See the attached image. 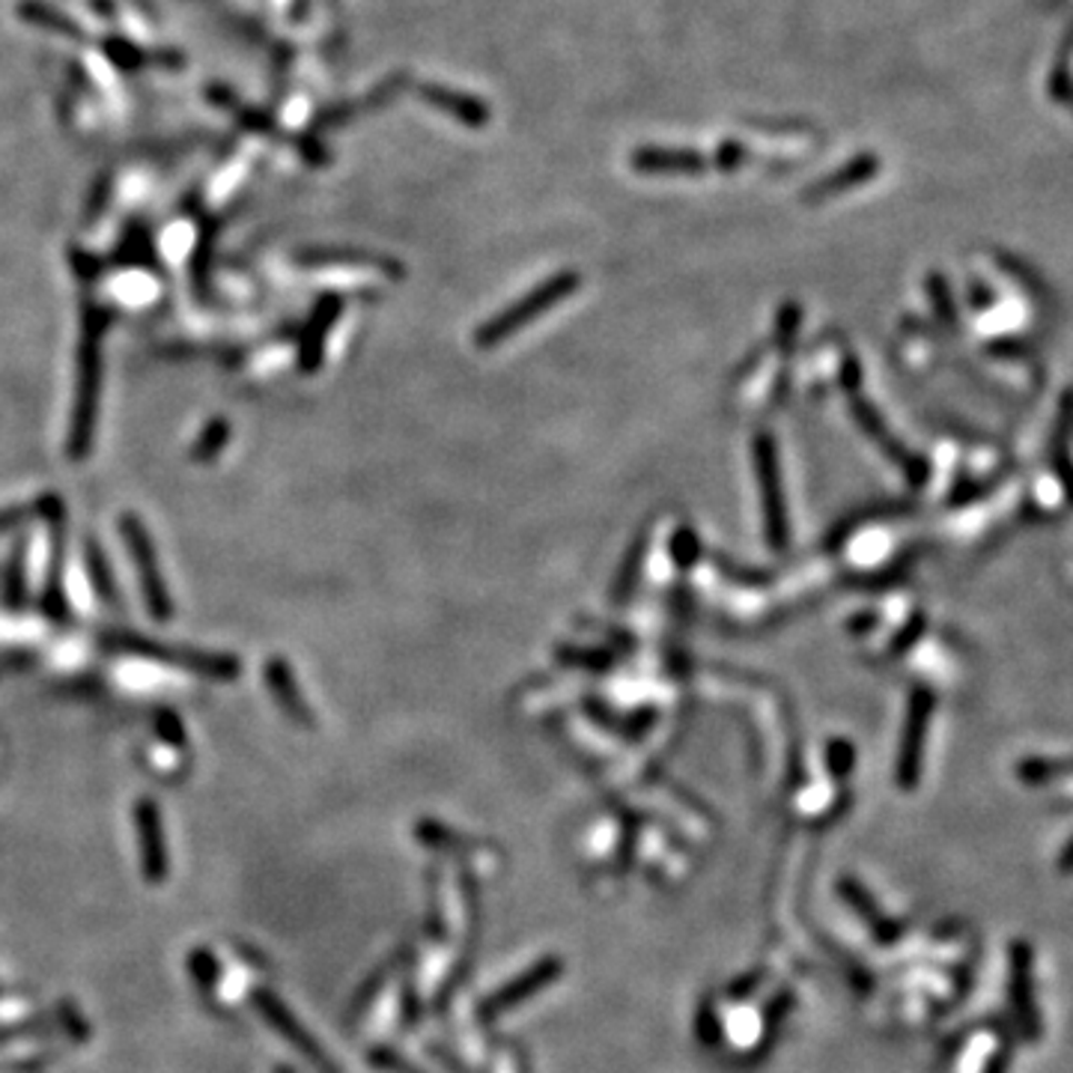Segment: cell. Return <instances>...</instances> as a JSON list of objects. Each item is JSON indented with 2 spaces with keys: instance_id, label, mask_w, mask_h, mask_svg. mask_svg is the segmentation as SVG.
Returning a JSON list of instances; mask_svg holds the SVG:
<instances>
[{
  "instance_id": "obj_1",
  "label": "cell",
  "mask_w": 1073,
  "mask_h": 1073,
  "mask_svg": "<svg viewBox=\"0 0 1073 1073\" xmlns=\"http://www.w3.org/2000/svg\"><path fill=\"white\" fill-rule=\"evenodd\" d=\"M579 271H558L552 275L543 284H537L531 292H525L523 299H516L510 308H505L498 317L486 319L484 326L475 331V346L480 349H493V346H501L505 340H510L514 335H519L525 326H531L534 319H540L543 314H549L555 305L573 296L579 290Z\"/></svg>"
},
{
  "instance_id": "obj_2",
  "label": "cell",
  "mask_w": 1073,
  "mask_h": 1073,
  "mask_svg": "<svg viewBox=\"0 0 1073 1073\" xmlns=\"http://www.w3.org/2000/svg\"><path fill=\"white\" fill-rule=\"evenodd\" d=\"M752 459H755L757 489H761V507H764V525L769 549L784 552L791 543V523H787V501L782 489V468H778V448L769 433H757L752 441Z\"/></svg>"
},
{
  "instance_id": "obj_3",
  "label": "cell",
  "mask_w": 1073,
  "mask_h": 1073,
  "mask_svg": "<svg viewBox=\"0 0 1073 1073\" xmlns=\"http://www.w3.org/2000/svg\"><path fill=\"white\" fill-rule=\"evenodd\" d=\"M850 411H853V418L858 420V429H865V436H868V439L874 441V445H877V448L883 450V454H886V457L892 459L901 471H904L910 486H913V489H922V486L927 484V477H931L927 459L913 454V450H906L904 445L888 433V424L883 420V415H880V411L874 409L862 394H850Z\"/></svg>"
},
{
  "instance_id": "obj_4",
  "label": "cell",
  "mask_w": 1073,
  "mask_h": 1073,
  "mask_svg": "<svg viewBox=\"0 0 1073 1073\" xmlns=\"http://www.w3.org/2000/svg\"><path fill=\"white\" fill-rule=\"evenodd\" d=\"M936 695L927 686H915L910 695V707H906L904 722V739H901V752H897V784L904 791H913L922 773V755H924V737L931 728V716H934Z\"/></svg>"
},
{
  "instance_id": "obj_5",
  "label": "cell",
  "mask_w": 1073,
  "mask_h": 1073,
  "mask_svg": "<svg viewBox=\"0 0 1073 1073\" xmlns=\"http://www.w3.org/2000/svg\"><path fill=\"white\" fill-rule=\"evenodd\" d=\"M877 173H880L877 156H874V152H858V156H853L844 168L832 170V173H826L823 179H817L814 186L805 188L803 203H812V206L826 203V200H832V197L847 195L850 188L865 186V182H871Z\"/></svg>"
},
{
  "instance_id": "obj_6",
  "label": "cell",
  "mask_w": 1073,
  "mask_h": 1073,
  "mask_svg": "<svg viewBox=\"0 0 1073 1073\" xmlns=\"http://www.w3.org/2000/svg\"><path fill=\"white\" fill-rule=\"evenodd\" d=\"M635 173L644 177H698L709 161L695 150H665V147H638L629 156Z\"/></svg>"
},
{
  "instance_id": "obj_7",
  "label": "cell",
  "mask_w": 1073,
  "mask_h": 1073,
  "mask_svg": "<svg viewBox=\"0 0 1073 1073\" xmlns=\"http://www.w3.org/2000/svg\"><path fill=\"white\" fill-rule=\"evenodd\" d=\"M251 999H254V1005H257V1011H260L262 1017L269 1020L280 1037H287V1041H290V1044L296 1046L301 1055H305V1059H310V1062L317 1064V1067L328 1071L326 1055L319 1053L317 1041H314V1037H308V1032L299 1026V1020L292 1017L290 1011L284 1009V1002H280L275 993H269V990H254Z\"/></svg>"
},
{
  "instance_id": "obj_8",
  "label": "cell",
  "mask_w": 1073,
  "mask_h": 1073,
  "mask_svg": "<svg viewBox=\"0 0 1073 1073\" xmlns=\"http://www.w3.org/2000/svg\"><path fill=\"white\" fill-rule=\"evenodd\" d=\"M1050 466L1062 484L1064 498L1073 505V388L1062 394L1055 409L1053 436H1050Z\"/></svg>"
},
{
  "instance_id": "obj_9",
  "label": "cell",
  "mask_w": 1073,
  "mask_h": 1073,
  "mask_svg": "<svg viewBox=\"0 0 1073 1073\" xmlns=\"http://www.w3.org/2000/svg\"><path fill=\"white\" fill-rule=\"evenodd\" d=\"M81 385H78V418H76V457H85L90 441V420H93L96 394H99V346L93 331H87L81 346Z\"/></svg>"
},
{
  "instance_id": "obj_10",
  "label": "cell",
  "mask_w": 1073,
  "mask_h": 1073,
  "mask_svg": "<svg viewBox=\"0 0 1073 1073\" xmlns=\"http://www.w3.org/2000/svg\"><path fill=\"white\" fill-rule=\"evenodd\" d=\"M424 93V102H429L433 108H439L441 113H448L457 122L468 126V129H486L489 120H493V111L484 99L477 96H468L463 90H450V87L441 85H429L420 90Z\"/></svg>"
},
{
  "instance_id": "obj_11",
  "label": "cell",
  "mask_w": 1073,
  "mask_h": 1073,
  "mask_svg": "<svg viewBox=\"0 0 1073 1073\" xmlns=\"http://www.w3.org/2000/svg\"><path fill=\"white\" fill-rule=\"evenodd\" d=\"M135 823H138V841H140V858H143V871L152 883H159L168 874V850H165V838H161V823L159 812L150 799H140L138 812H135Z\"/></svg>"
},
{
  "instance_id": "obj_12",
  "label": "cell",
  "mask_w": 1073,
  "mask_h": 1073,
  "mask_svg": "<svg viewBox=\"0 0 1073 1073\" xmlns=\"http://www.w3.org/2000/svg\"><path fill=\"white\" fill-rule=\"evenodd\" d=\"M126 537H129L131 555H135V560H138L140 582H143V590H147L150 608L161 617L165 612H170V603H168V597H165V588H161L159 569H156V555H152L150 540H147V534L140 531V525L135 523V519H129V523H126Z\"/></svg>"
},
{
  "instance_id": "obj_13",
  "label": "cell",
  "mask_w": 1073,
  "mask_h": 1073,
  "mask_svg": "<svg viewBox=\"0 0 1073 1073\" xmlns=\"http://www.w3.org/2000/svg\"><path fill=\"white\" fill-rule=\"evenodd\" d=\"M647 546H650V531H642L629 543L620 567H617L615 585H612V606H624L633 597V590L638 588V579H642L644 569V558H647Z\"/></svg>"
},
{
  "instance_id": "obj_14",
  "label": "cell",
  "mask_w": 1073,
  "mask_h": 1073,
  "mask_svg": "<svg viewBox=\"0 0 1073 1073\" xmlns=\"http://www.w3.org/2000/svg\"><path fill=\"white\" fill-rule=\"evenodd\" d=\"M558 659L569 668H582V672H608L615 663V656L608 650H597V647L585 650V647H569V644L558 647Z\"/></svg>"
},
{
  "instance_id": "obj_15",
  "label": "cell",
  "mask_w": 1073,
  "mask_h": 1073,
  "mask_svg": "<svg viewBox=\"0 0 1073 1073\" xmlns=\"http://www.w3.org/2000/svg\"><path fill=\"white\" fill-rule=\"evenodd\" d=\"M799 305L796 301H784L782 310H778V319H775V346L778 352L784 355V361L791 358L796 344V331H799Z\"/></svg>"
},
{
  "instance_id": "obj_16",
  "label": "cell",
  "mask_w": 1073,
  "mask_h": 1073,
  "mask_svg": "<svg viewBox=\"0 0 1073 1073\" xmlns=\"http://www.w3.org/2000/svg\"><path fill=\"white\" fill-rule=\"evenodd\" d=\"M927 296L934 301L936 317L943 319L945 326H957V308H954L952 287H948V280H945L940 271L927 275Z\"/></svg>"
},
{
  "instance_id": "obj_17",
  "label": "cell",
  "mask_w": 1073,
  "mask_h": 1073,
  "mask_svg": "<svg viewBox=\"0 0 1073 1073\" xmlns=\"http://www.w3.org/2000/svg\"><path fill=\"white\" fill-rule=\"evenodd\" d=\"M672 558H674V564L680 569H689L695 560L701 558V540H698V534L692 531V528H677L674 531V537H672Z\"/></svg>"
},
{
  "instance_id": "obj_18",
  "label": "cell",
  "mask_w": 1073,
  "mask_h": 1073,
  "mask_svg": "<svg viewBox=\"0 0 1073 1073\" xmlns=\"http://www.w3.org/2000/svg\"><path fill=\"white\" fill-rule=\"evenodd\" d=\"M746 159L748 150L739 140H725L719 150H716V156H713V165H716V170H722V173H734V170L746 165Z\"/></svg>"
},
{
  "instance_id": "obj_19",
  "label": "cell",
  "mask_w": 1073,
  "mask_h": 1073,
  "mask_svg": "<svg viewBox=\"0 0 1073 1073\" xmlns=\"http://www.w3.org/2000/svg\"><path fill=\"white\" fill-rule=\"evenodd\" d=\"M904 569H910V560L901 558V560H895L892 567L874 569V576L856 582V585H862V588H883V585H892V582L904 579Z\"/></svg>"
},
{
  "instance_id": "obj_20",
  "label": "cell",
  "mask_w": 1073,
  "mask_h": 1073,
  "mask_svg": "<svg viewBox=\"0 0 1073 1073\" xmlns=\"http://www.w3.org/2000/svg\"><path fill=\"white\" fill-rule=\"evenodd\" d=\"M922 633H924V615L918 612V615H913L910 626H904V629L895 635V642H892V650H888V656H901L904 650H910L915 638H918Z\"/></svg>"
},
{
  "instance_id": "obj_21",
  "label": "cell",
  "mask_w": 1073,
  "mask_h": 1073,
  "mask_svg": "<svg viewBox=\"0 0 1073 1073\" xmlns=\"http://www.w3.org/2000/svg\"><path fill=\"white\" fill-rule=\"evenodd\" d=\"M850 761H853V746H850V743H844V739H835V743L829 746L832 769H838V773H847Z\"/></svg>"
},
{
  "instance_id": "obj_22",
  "label": "cell",
  "mask_w": 1073,
  "mask_h": 1073,
  "mask_svg": "<svg viewBox=\"0 0 1073 1073\" xmlns=\"http://www.w3.org/2000/svg\"><path fill=\"white\" fill-rule=\"evenodd\" d=\"M970 301L975 305V308H987V305H993V292L990 290H984V284H972V290H970Z\"/></svg>"
},
{
  "instance_id": "obj_23",
  "label": "cell",
  "mask_w": 1073,
  "mask_h": 1073,
  "mask_svg": "<svg viewBox=\"0 0 1073 1073\" xmlns=\"http://www.w3.org/2000/svg\"><path fill=\"white\" fill-rule=\"evenodd\" d=\"M874 624H877V615H874V612H865V615H856L853 620H850V629H853V633H868Z\"/></svg>"
},
{
  "instance_id": "obj_24",
  "label": "cell",
  "mask_w": 1073,
  "mask_h": 1073,
  "mask_svg": "<svg viewBox=\"0 0 1073 1073\" xmlns=\"http://www.w3.org/2000/svg\"><path fill=\"white\" fill-rule=\"evenodd\" d=\"M280 1073H290V1071H280Z\"/></svg>"
}]
</instances>
